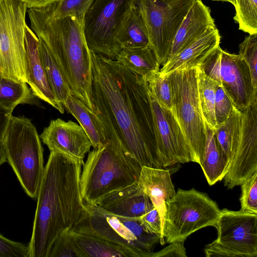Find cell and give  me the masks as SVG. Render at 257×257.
Returning <instances> with one entry per match:
<instances>
[{"label": "cell", "mask_w": 257, "mask_h": 257, "mask_svg": "<svg viewBox=\"0 0 257 257\" xmlns=\"http://www.w3.org/2000/svg\"><path fill=\"white\" fill-rule=\"evenodd\" d=\"M90 54L93 107L107 137L118 140L141 167L162 168L147 82L115 60Z\"/></svg>", "instance_id": "obj_1"}, {"label": "cell", "mask_w": 257, "mask_h": 257, "mask_svg": "<svg viewBox=\"0 0 257 257\" xmlns=\"http://www.w3.org/2000/svg\"><path fill=\"white\" fill-rule=\"evenodd\" d=\"M83 162L50 152L36 198L29 257H49L58 236L75 227L86 217L80 186Z\"/></svg>", "instance_id": "obj_2"}, {"label": "cell", "mask_w": 257, "mask_h": 257, "mask_svg": "<svg viewBox=\"0 0 257 257\" xmlns=\"http://www.w3.org/2000/svg\"><path fill=\"white\" fill-rule=\"evenodd\" d=\"M31 30L46 45L71 94L94 110L90 50L83 23L74 17L55 18L48 5L28 9Z\"/></svg>", "instance_id": "obj_3"}, {"label": "cell", "mask_w": 257, "mask_h": 257, "mask_svg": "<svg viewBox=\"0 0 257 257\" xmlns=\"http://www.w3.org/2000/svg\"><path fill=\"white\" fill-rule=\"evenodd\" d=\"M88 152L82 164L80 192L85 204H94L114 190L138 181L142 167L116 138Z\"/></svg>", "instance_id": "obj_4"}, {"label": "cell", "mask_w": 257, "mask_h": 257, "mask_svg": "<svg viewBox=\"0 0 257 257\" xmlns=\"http://www.w3.org/2000/svg\"><path fill=\"white\" fill-rule=\"evenodd\" d=\"M2 140L7 161L25 193L36 199L45 167L44 150L36 127L25 116L12 114Z\"/></svg>", "instance_id": "obj_5"}, {"label": "cell", "mask_w": 257, "mask_h": 257, "mask_svg": "<svg viewBox=\"0 0 257 257\" xmlns=\"http://www.w3.org/2000/svg\"><path fill=\"white\" fill-rule=\"evenodd\" d=\"M221 210L206 194L194 188L178 189L175 195L166 201L160 243L185 241L195 231L214 226Z\"/></svg>", "instance_id": "obj_6"}, {"label": "cell", "mask_w": 257, "mask_h": 257, "mask_svg": "<svg viewBox=\"0 0 257 257\" xmlns=\"http://www.w3.org/2000/svg\"><path fill=\"white\" fill-rule=\"evenodd\" d=\"M172 96V112L188 145L191 162L202 161L206 129L200 106L196 67L175 70L168 75Z\"/></svg>", "instance_id": "obj_7"}, {"label": "cell", "mask_w": 257, "mask_h": 257, "mask_svg": "<svg viewBox=\"0 0 257 257\" xmlns=\"http://www.w3.org/2000/svg\"><path fill=\"white\" fill-rule=\"evenodd\" d=\"M229 119L231 157L223 180L231 189L257 171V105L243 110L234 106Z\"/></svg>", "instance_id": "obj_8"}, {"label": "cell", "mask_w": 257, "mask_h": 257, "mask_svg": "<svg viewBox=\"0 0 257 257\" xmlns=\"http://www.w3.org/2000/svg\"><path fill=\"white\" fill-rule=\"evenodd\" d=\"M25 3L0 0V75L27 83Z\"/></svg>", "instance_id": "obj_9"}, {"label": "cell", "mask_w": 257, "mask_h": 257, "mask_svg": "<svg viewBox=\"0 0 257 257\" xmlns=\"http://www.w3.org/2000/svg\"><path fill=\"white\" fill-rule=\"evenodd\" d=\"M87 216L79 223L92 232L135 252L150 257L160 235L147 232L138 217H127L106 211L97 204H85Z\"/></svg>", "instance_id": "obj_10"}, {"label": "cell", "mask_w": 257, "mask_h": 257, "mask_svg": "<svg viewBox=\"0 0 257 257\" xmlns=\"http://www.w3.org/2000/svg\"><path fill=\"white\" fill-rule=\"evenodd\" d=\"M136 0H94L83 22L89 49L114 59L120 51L117 37L122 22Z\"/></svg>", "instance_id": "obj_11"}, {"label": "cell", "mask_w": 257, "mask_h": 257, "mask_svg": "<svg viewBox=\"0 0 257 257\" xmlns=\"http://www.w3.org/2000/svg\"><path fill=\"white\" fill-rule=\"evenodd\" d=\"M197 67L223 88L237 109L257 105L249 67L239 54L229 53L219 46Z\"/></svg>", "instance_id": "obj_12"}, {"label": "cell", "mask_w": 257, "mask_h": 257, "mask_svg": "<svg viewBox=\"0 0 257 257\" xmlns=\"http://www.w3.org/2000/svg\"><path fill=\"white\" fill-rule=\"evenodd\" d=\"M214 227L215 240L206 245V257H257V213L226 208Z\"/></svg>", "instance_id": "obj_13"}, {"label": "cell", "mask_w": 257, "mask_h": 257, "mask_svg": "<svg viewBox=\"0 0 257 257\" xmlns=\"http://www.w3.org/2000/svg\"><path fill=\"white\" fill-rule=\"evenodd\" d=\"M193 1L136 0L147 28L150 45L160 65L167 61L175 35Z\"/></svg>", "instance_id": "obj_14"}, {"label": "cell", "mask_w": 257, "mask_h": 257, "mask_svg": "<svg viewBox=\"0 0 257 257\" xmlns=\"http://www.w3.org/2000/svg\"><path fill=\"white\" fill-rule=\"evenodd\" d=\"M148 92L158 156L162 167L191 162L187 141L172 112L158 103L149 88Z\"/></svg>", "instance_id": "obj_15"}, {"label": "cell", "mask_w": 257, "mask_h": 257, "mask_svg": "<svg viewBox=\"0 0 257 257\" xmlns=\"http://www.w3.org/2000/svg\"><path fill=\"white\" fill-rule=\"evenodd\" d=\"M50 152H58L73 159L83 161L92 147L83 128L71 120H51L40 136Z\"/></svg>", "instance_id": "obj_16"}, {"label": "cell", "mask_w": 257, "mask_h": 257, "mask_svg": "<svg viewBox=\"0 0 257 257\" xmlns=\"http://www.w3.org/2000/svg\"><path fill=\"white\" fill-rule=\"evenodd\" d=\"M25 44L27 83L35 96L63 113L65 109L57 100L47 79L39 55L38 39L27 24L25 27Z\"/></svg>", "instance_id": "obj_17"}, {"label": "cell", "mask_w": 257, "mask_h": 257, "mask_svg": "<svg viewBox=\"0 0 257 257\" xmlns=\"http://www.w3.org/2000/svg\"><path fill=\"white\" fill-rule=\"evenodd\" d=\"M112 214L127 217H138L154 207L138 181L105 195L96 204Z\"/></svg>", "instance_id": "obj_18"}, {"label": "cell", "mask_w": 257, "mask_h": 257, "mask_svg": "<svg viewBox=\"0 0 257 257\" xmlns=\"http://www.w3.org/2000/svg\"><path fill=\"white\" fill-rule=\"evenodd\" d=\"M220 36L215 27L209 29L180 52L169 59L160 69L162 76L187 67H196L219 46Z\"/></svg>", "instance_id": "obj_19"}, {"label": "cell", "mask_w": 257, "mask_h": 257, "mask_svg": "<svg viewBox=\"0 0 257 257\" xmlns=\"http://www.w3.org/2000/svg\"><path fill=\"white\" fill-rule=\"evenodd\" d=\"M210 12L201 0H194L175 35L168 60L215 27Z\"/></svg>", "instance_id": "obj_20"}, {"label": "cell", "mask_w": 257, "mask_h": 257, "mask_svg": "<svg viewBox=\"0 0 257 257\" xmlns=\"http://www.w3.org/2000/svg\"><path fill=\"white\" fill-rule=\"evenodd\" d=\"M138 183L157 210L161 218L162 229L166 201L172 198L176 193L170 171L163 168L143 166Z\"/></svg>", "instance_id": "obj_21"}, {"label": "cell", "mask_w": 257, "mask_h": 257, "mask_svg": "<svg viewBox=\"0 0 257 257\" xmlns=\"http://www.w3.org/2000/svg\"><path fill=\"white\" fill-rule=\"evenodd\" d=\"M70 232L80 257H138L133 250L92 232L80 223Z\"/></svg>", "instance_id": "obj_22"}, {"label": "cell", "mask_w": 257, "mask_h": 257, "mask_svg": "<svg viewBox=\"0 0 257 257\" xmlns=\"http://www.w3.org/2000/svg\"><path fill=\"white\" fill-rule=\"evenodd\" d=\"M63 107L77 120L90 140L93 148L107 141L103 124L94 110H91L71 94L68 97Z\"/></svg>", "instance_id": "obj_23"}, {"label": "cell", "mask_w": 257, "mask_h": 257, "mask_svg": "<svg viewBox=\"0 0 257 257\" xmlns=\"http://www.w3.org/2000/svg\"><path fill=\"white\" fill-rule=\"evenodd\" d=\"M115 60L146 81L160 71V64L150 45L143 47L122 48Z\"/></svg>", "instance_id": "obj_24"}, {"label": "cell", "mask_w": 257, "mask_h": 257, "mask_svg": "<svg viewBox=\"0 0 257 257\" xmlns=\"http://www.w3.org/2000/svg\"><path fill=\"white\" fill-rule=\"evenodd\" d=\"M206 142L203 156L199 165L210 186L223 179L229 163L221 153L218 146L215 130L205 123Z\"/></svg>", "instance_id": "obj_25"}, {"label": "cell", "mask_w": 257, "mask_h": 257, "mask_svg": "<svg viewBox=\"0 0 257 257\" xmlns=\"http://www.w3.org/2000/svg\"><path fill=\"white\" fill-rule=\"evenodd\" d=\"M121 48L143 47L150 45L147 28L136 4L122 22L117 37Z\"/></svg>", "instance_id": "obj_26"}, {"label": "cell", "mask_w": 257, "mask_h": 257, "mask_svg": "<svg viewBox=\"0 0 257 257\" xmlns=\"http://www.w3.org/2000/svg\"><path fill=\"white\" fill-rule=\"evenodd\" d=\"M38 39L39 55L47 79L57 100L63 106L71 94V90L46 45Z\"/></svg>", "instance_id": "obj_27"}, {"label": "cell", "mask_w": 257, "mask_h": 257, "mask_svg": "<svg viewBox=\"0 0 257 257\" xmlns=\"http://www.w3.org/2000/svg\"><path fill=\"white\" fill-rule=\"evenodd\" d=\"M34 95L26 83L0 75V105L13 112L19 104L32 103Z\"/></svg>", "instance_id": "obj_28"}, {"label": "cell", "mask_w": 257, "mask_h": 257, "mask_svg": "<svg viewBox=\"0 0 257 257\" xmlns=\"http://www.w3.org/2000/svg\"><path fill=\"white\" fill-rule=\"evenodd\" d=\"M200 106L203 120L209 128L217 127L215 116V91L218 84L197 67Z\"/></svg>", "instance_id": "obj_29"}, {"label": "cell", "mask_w": 257, "mask_h": 257, "mask_svg": "<svg viewBox=\"0 0 257 257\" xmlns=\"http://www.w3.org/2000/svg\"><path fill=\"white\" fill-rule=\"evenodd\" d=\"M94 0H57L48 4L55 18L74 17L83 23L85 15Z\"/></svg>", "instance_id": "obj_30"}, {"label": "cell", "mask_w": 257, "mask_h": 257, "mask_svg": "<svg viewBox=\"0 0 257 257\" xmlns=\"http://www.w3.org/2000/svg\"><path fill=\"white\" fill-rule=\"evenodd\" d=\"M233 19L239 29L249 35L257 34V0H235Z\"/></svg>", "instance_id": "obj_31"}, {"label": "cell", "mask_w": 257, "mask_h": 257, "mask_svg": "<svg viewBox=\"0 0 257 257\" xmlns=\"http://www.w3.org/2000/svg\"><path fill=\"white\" fill-rule=\"evenodd\" d=\"M147 82L151 94L158 103L172 111V96L168 76H162L158 72Z\"/></svg>", "instance_id": "obj_32"}, {"label": "cell", "mask_w": 257, "mask_h": 257, "mask_svg": "<svg viewBox=\"0 0 257 257\" xmlns=\"http://www.w3.org/2000/svg\"><path fill=\"white\" fill-rule=\"evenodd\" d=\"M247 63L252 84L257 92V34L249 35L239 45V54Z\"/></svg>", "instance_id": "obj_33"}, {"label": "cell", "mask_w": 257, "mask_h": 257, "mask_svg": "<svg viewBox=\"0 0 257 257\" xmlns=\"http://www.w3.org/2000/svg\"><path fill=\"white\" fill-rule=\"evenodd\" d=\"M70 230L61 232L55 239L49 257H80Z\"/></svg>", "instance_id": "obj_34"}, {"label": "cell", "mask_w": 257, "mask_h": 257, "mask_svg": "<svg viewBox=\"0 0 257 257\" xmlns=\"http://www.w3.org/2000/svg\"><path fill=\"white\" fill-rule=\"evenodd\" d=\"M240 185V210L257 213V171Z\"/></svg>", "instance_id": "obj_35"}, {"label": "cell", "mask_w": 257, "mask_h": 257, "mask_svg": "<svg viewBox=\"0 0 257 257\" xmlns=\"http://www.w3.org/2000/svg\"><path fill=\"white\" fill-rule=\"evenodd\" d=\"M233 105L223 88L218 85L215 91V116L217 125L226 120L230 115Z\"/></svg>", "instance_id": "obj_36"}, {"label": "cell", "mask_w": 257, "mask_h": 257, "mask_svg": "<svg viewBox=\"0 0 257 257\" xmlns=\"http://www.w3.org/2000/svg\"><path fill=\"white\" fill-rule=\"evenodd\" d=\"M0 257H29L28 246L0 234Z\"/></svg>", "instance_id": "obj_37"}, {"label": "cell", "mask_w": 257, "mask_h": 257, "mask_svg": "<svg viewBox=\"0 0 257 257\" xmlns=\"http://www.w3.org/2000/svg\"><path fill=\"white\" fill-rule=\"evenodd\" d=\"M145 230L152 234H161V221L159 214L154 207L150 211L138 217Z\"/></svg>", "instance_id": "obj_38"}, {"label": "cell", "mask_w": 257, "mask_h": 257, "mask_svg": "<svg viewBox=\"0 0 257 257\" xmlns=\"http://www.w3.org/2000/svg\"><path fill=\"white\" fill-rule=\"evenodd\" d=\"M184 241H175L162 250L152 252L150 257H186V251Z\"/></svg>", "instance_id": "obj_39"}, {"label": "cell", "mask_w": 257, "mask_h": 257, "mask_svg": "<svg viewBox=\"0 0 257 257\" xmlns=\"http://www.w3.org/2000/svg\"><path fill=\"white\" fill-rule=\"evenodd\" d=\"M12 111L0 105V140L2 139Z\"/></svg>", "instance_id": "obj_40"}, {"label": "cell", "mask_w": 257, "mask_h": 257, "mask_svg": "<svg viewBox=\"0 0 257 257\" xmlns=\"http://www.w3.org/2000/svg\"><path fill=\"white\" fill-rule=\"evenodd\" d=\"M25 3L28 8L40 7L49 4L57 0H19Z\"/></svg>", "instance_id": "obj_41"}, {"label": "cell", "mask_w": 257, "mask_h": 257, "mask_svg": "<svg viewBox=\"0 0 257 257\" xmlns=\"http://www.w3.org/2000/svg\"><path fill=\"white\" fill-rule=\"evenodd\" d=\"M7 161L3 140H0V166Z\"/></svg>", "instance_id": "obj_42"}, {"label": "cell", "mask_w": 257, "mask_h": 257, "mask_svg": "<svg viewBox=\"0 0 257 257\" xmlns=\"http://www.w3.org/2000/svg\"><path fill=\"white\" fill-rule=\"evenodd\" d=\"M212 1L227 2L230 3L231 4H232L233 5H234V3H235V0H212Z\"/></svg>", "instance_id": "obj_43"}, {"label": "cell", "mask_w": 257, "mask_h": 257, "mask_svg": "<svg viewBox=\"0 0 257 257\" xmlns=\"http://www.w3.org/2000/svg\"><path fill=\"white\" fill-rule=\"evenodd\" d=\"M161 2H165V3H171L173 2H175L179 0H158Z\"/></svg>", "instance_id": "obj_44"}]
</instances>
